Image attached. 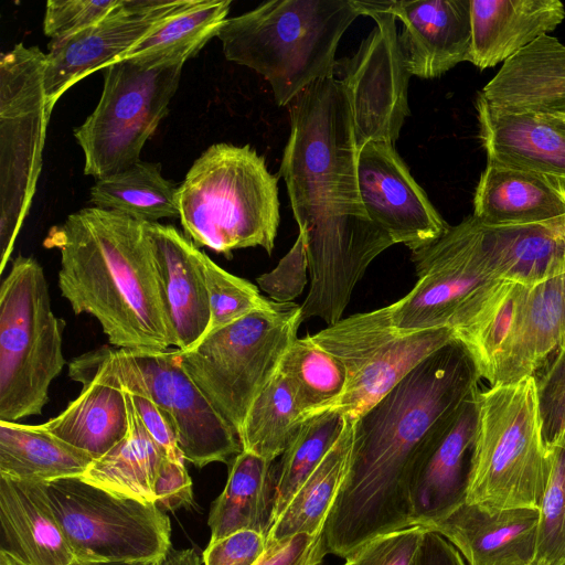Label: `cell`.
Masks as SVG:
<instances>
[{"label":"cell","mask_w":565,"mask_h":565,"mask_svg":"<svg viewBox=\"0 0 565 565\" xmlns=\"http://www.w3.org/2000/svg\"><path fill=\"white\" fill-rule=\"evenodd\" d=\"M278 175L306 245L310 288L302 321L337 323L372 260L394 245L369 216L358 181V143L342 82L322 78L289 105Z\"/></svg>","instance_id":"1"},{"label":"cell","mask_w":565,"mask_h":565,"mask_svg":"<svg viewBox=\"0 0 565 565\" xmlns=\"http://www.w3.org/2000/svg\"><path fill=\"white\" fill-rule=\"evenodd\" d=\"M481 379L457 338L354 420L347 473L323 527L328 553L345 559L367 541L411 526L414 465L431 437L480 391Z\"/></svg>","instance_id":"2"},{"label":"cell","mask_w":565,"mask_h":565,"mask_svg":"<svg viewBox=\"0 0 565 565\" xmlns=\"http://www.w3.org/2000/svg\"><path fill=\"white\" fill-rule=\"evenodd\" d=\"M43 245L60 253L62 296L75 313L95 317L113 347L138 352L172 347L145 222L85 207L53 226Z\"/></svg>","instance_id":"3"},{"label":"cell","mask_w":565,"mask_h":565,"mask_svg":"<svg viewBox=\"0 0 565 565\" xmlns=\"http://www.w3.org/2000/svg\"><path fill=\"white\" fill-rule=\"evenodd\" d=\"M361 13L353 0H273L227 18L217 38L227 61L260 74L278 106L333 77L338 44Z\"/></svg>","instance_id":"4"},{"label":"cell","mask_w":565,"mask_h":565,"mask_svg":"<svg viewBox=\"0 0 565 565\" xmlns=\"http://www.w3.org/2000/svg\"><path fill=\"white\" fill-rule=\"evenodd\" d=\"M278 180L249 145L210 146L178 186L184 233L227 258L255 246L270 255L280 221Z\"/></svg>","instance_id":"5"},{"label":"cell","mask_w":565,"mask_h":565,"mask_svg":"<svg viewBox=\"0 0 565 565\" xmlns=\"http://www.w3.org/2000/svg\"><path fill=\"white\" fill-rule=\"evenodd\" d=\"M478 422L466 501L492 509H539L551 471L535 376L490 386Z\"/></svg>","instance_id":"6"},{"label":"cell","mask_w":565,"mask_h":565,"mask_svg":"<svg viewBox=\"0 0 565 565\" xmlns=\"http://www.w3.org/2000/svg\"><path fill=\"white\" fill-rule=\"evenodd\" d=\"M301 322V306L274 302L206 332L188 350L177 349L182 369L237 435Z\"/></svg>","instance_id":"7"},{"label":"cell","mask_w":565,"mask_h":565,"mask_svg":"<svg viewBox=\"0 0 565 565\" xmlns=\"http://www.w3.org/2000/svg\"><path fill=\"white\" fill-rule=\"evenodd\" d=\"M63 329L42 266L19 255L0 286V422L42 413L65 364Z\"/></svg>","instance_id":"8"},{"label":"cell","mask_w":565,"mask_h":565,"mask_svg":"<svg viewBox=\"0 0 565 565\" xmlns=\"http://www.w3.org/2000/svg\"><path fill=\"white\" fill-rule=\"evenodd\" d=\"M45 53L15 44L0 57V273L30 211L53 109L44 87Z\"/></svg>","instance_id":"9"},{"label":"cell","mask_w":565,"mask_h":565,"mask_svg":"<svg viewBox=\"0 0 565 565\" xmlns=\"http://www.w3.org/2000/svg\"><path fill=\"white\" fill-rule=\"evenodd\" d=\"M184 64L125 58L102 70L99 102L74 129L86 175L97 180L141 160L145 143L169 111Z\"/></svg>","instance_id":"10"},{"label":"cell","mask_w":565,"mask_h":565,"mask_svg":"<svg viewBox=\"0 0 565 565\" xmlns=\"http://www.w3.org/2000/svg\"><path fill=\"white\" fill-rule=\"evenodd\" d=\"M310 338L333 354L347 374L343 394L322 412L337 411L355 420L420 362L458 337L448 328L401 330L386 306L349 316Z\"/></svg>","instance_id":"11"},{"label":"cell","mask_w":565,"mask_h":565,"mask_svg":"<svg viewBox=\"0 0 565 565\" xmlns=\"http://www.w3.org/2000/svg\"><path fill=\"white\" fill-rule=\"evenodd\" d=\"M45 488L76 561H161L171 548L169 516L154 503L116 495L79 477Z\"/></svg>","instance_id":"12"},{"label":"cell","mask_w":565,"mask_h":565,"mask_svg":"<svg viewBox=\"0 0 565 565\" xmlns=\"http://www.w3.org/2000/svg\"><path fill=\"white\" fill-rule=\"evenodd\" d=\"M417 281L388 305L401 330L448 328L456 333L470 320L499 279L490 267L481 223L470 215L434 242L412 250Z\"/></svg>","instance_id":"13"},{"label":"cell","mask_w":565,"mask_h":565,"mask_svg":"<svg viewBox=\"0 0 565 565\" xmlns=\"http://www.w3.org/2000/svg\"><path fill=\"white\" fill-rule=\"evenodd\" d=\"M353 1L361 15L375 22L356 53L337 63L350 102L358 148L371 141L395 145L411 114L407 90L412 74L399 45L392 0Z\"/></svg>","instance_id":"14"},{"label":"cell","mask_w":565,"mask_h":565,"mask_svg":"<svg viewBox=\"0 0 565 565\" xmlns=\"http://www.w3.org/2000/svg\"><path fill=\"white\" fill-rule=\"evenodd\" d=\"M149 396L167 413L184 460L202 468L231 463L243 450L238 435L182 369L178 350L117 349Z\"/></svg>","instance_id":"15"},{"label":"cell","mask_w":565,"mask_h":565,"mask_svg":"<svg viewBox=\"0 0 565 565\" xmlns=\"http://www.w3.org/2000/svg\"><path fill=\"white\" fill-rule=\"evenodd\" d=\"M188 0H120L97 23L50 41L44 62V87L51 109L75 83L117 62L131 46Z\"/></svg>","instance_id":"16"},{"label":"cell","mask_w":565,"mask_h":565,"mask_svg":"<svg viewBox=\"0 0 565 565\" xmlns=\"http://www.w3.org/2000/svg\"><path fill=\"white\" fill-rule=\"evenodd\" d=\"M358 181L366 213L394 244L415 250L437 239L450 226L392 143L371 141L359 149Z\"/></svg>","instance_id":"17"},{"label":"cell","mask_w":565,"mask_h":565,"mask_svg":"<svg viewBox=\"0 0 565 565\" xmlns=\"http://www.w3.org/2000/svg\"><path fill=\"white\" fill-rule=\"evenodd\" d=\"M70 377L82 383L79 395L42 427L88 454L100 458L129 430L125 388L116 362V349L103 345L70 363Z\"/></svg>","instance_id":"18"},{"label":"cell","mask_w":565,"mask_h":565,"mask_svg":"<svg viewBox=\"0 0 565 565\" xmlns=\"http://www.w3.org/2000/svg\"><path fill=\"white\" fill-rule=\"evenodd\" d=\"M478 393L420 451L409 482L411 526L435 522L466 501L477 431Z\"/></svg>","instance_id":"19"},{"label":"cell","mask_w":565,"mask_h":565,"mask_svg":"<svg viewBox=\"0 0 565 565\" xmlns=\"http://www.w3.org/2000/svg\"><path fill=\"white\" fill-rule=\"evenodd\" d=\"M151 244L171 344L184 351L206 333L211 313L203 255L173 225L145 223Z\"/></svg>","instance_id":"20"},{"label":"cell","mask_w":565,"mask_h":565,"mask_svg":"<svg viewBox=\"0 0 565 565\" xmlns=\"http://www.w3.org/2000/svg\"><path fill=\"white\" fill-rule=\"evenodd\" d=\"M539 509H492L462 502L423 527L448 540L470 565H532Z\"/></svg>","instance_id":"21"},{"label":"cell","mask_w":565,"mask_h":565,"mask_svg":"<svg viewBox=\"0 0 565 565\" xmlns=\"http://www.w3.org/2000/svg\"><path fill=\"white\" fill-rule=\"evenodd\" d=\"M391 11L403 24L398 41L412 75L436 78L469 61L470 0H392Z\"/></svg>","instance_id":"22"},{"label":"cell","mask_w":565,"mask_h":565,"mask_svg":"<svg viewBox=\"0 0 565 565\" xmlns=\"http://www.w3.org/2000/svg\"><path fill=\"white\" fill-rule=\"evenodd\" d=\"M0 565H71L75 556L45 482L0 477Z\"/></svg>","instance_id":"23"},{"label":"cell","mask_w":565,"mask_h":565,"mask_svg":"<svg viewBox=\"0 0 565 565\" xmlns=\"http://www.w3.org/2000/svg\"><path fill=\"white\" fill-rule=\"evenodd\" d=\"M478 98L512 114L565 115V45L545 34L503 62Z\"/></svg>","instance_id":"24"},{"label":"cell","mask_w":565,"mask_h":565,"mask_svg":"<svg viewBox=\"0 0 565 565\" xmlns=\"http://www.w3.org/2000/svg\"><path fill=\"white\" fill-rule=\"evenodd\" d=\"M562 348H565V273L527 287L509 339L487 381L494 386L534 376Z\"/></svg>","instance_id":"25"},{"label":"cell","mask_w":565,"mask_h":565,"mask_svg":"<svg viewBox=\"0 0 565 565\" xmlns=\"http://www.w3.org/2000/svg\"><path fill=\"white\" fill-rule=\"evenodd\" d=\"M479 138L488 162L565 179V115H512L477 97Z\"/></svg>","instance_id":"26"},{"label":"cell","mask_w":565,"mask_h":565,"mask_svg":"<svg viewBox=\"0 0 565 565\" xmlns=\"http://www.w3.org/2000/svg\"><path fill=\"white\" fill-rule=\"evenodd\" d=\"M472 215L486 226L546 222L565 216V179L488 162Z\"/></svg>","instance_id":"27"},{"label":"cell","mask_w":565,"mask_h":565,"mask_svg":"<svg viewBox=\"0 0 565 565\" xmlns=\"http://www.w3.org/2000/svg\"><path fill=\"white\" fill-rule=\"evenodd\" d=\"M469 61L480 70L507 61L565 19L559 0H470Z\"/></svg>","instance_id":"28"},{"label":"cell","mask_w":565,"mask_h":565,"mask_svg":"<svg viewBox=\"0 0 565 565\" xmlns=\"http://www.w3.org/2000/svg\"><path fill=\"white\" fill-rule=\"evenodd\" d=\"M481 225L484 250L499 279L533 286L565 273V216L529 224Z\"/></svg>","instance_id":"29"},{"label":"cell","mask_w":565,"mask_h":565,"mask_svg":"<svg viewBox=\"0 0 565 565\" xmlns=\"http://www.w3.org/2000/svg\"><path fill=\"white\" fill-rule=\"evenodd\" d=\"M278 463L242 450L230 463L222 493L213 501L209 543L250 530L268 535L275 523Z\"/></svg>","instance_id":"30"},{"label":"cell","mask_w":565,"mask_h":565,"mask_svg":"<svg viewBox=\"0 0 565 565\" xmlns=\"http://www.w3.org/2000/svg\"><path fill=\"white\" fill-rule=\"evenodd\" d=\"M125 394L128 434L79 478L116 495L156 504L154 486L167 456L145 428L126 388Z\"/></svg>","instance_id":"31"},{"label":"cell","mask_w":565,"mask_h":565,"mask_svg":"<svg viewBox=\"0 0 565 565\" xmlns=\"http://www.w3.org/2000/svg\"><path fill=\"white\" fill-rule=\"evenodd\" d=\"M93 460L42 425L0 422V477L34 482L82 477Z\"/></svg>","instance_id":"32"},{"label":"cell","mask_w":565,"mask_h":565,"mask_svg":"<svg viewBox=\"0 0 565 565\" xmlns=\"http://www.w3.org/2000/svg\"><path fill=\"white\" fill-rule=\"evenodd\" d=\"M354 419L347 417L344 428L316 470L301 484L275 521L267 544H276L294 535L323 531L327 518L347 473Z\"/></svg>","instance_id":"33"},{"label":"cell","mask_w":565,"mask_h":565,"mask_svg":"<svg viewBox=\"0 0 565 565\" xmlns=\"http://www.w3.org/2000/svg\"><path fill=\"white\" fill-rule=\"evenodd\" d=\"M231 0H188L131 46L118 61L139 58L154 64L185 63L217 33Z\"/></svg>","instance_id":"34"},{"label":"cell","mask_w":565,"mask_h":565,"mask_svg":"<svg viewBox=\"0 0 565 565\" xmlns=\"http://www.w3.org/2000/svg\"><path fill=\"white\" fill-rule=\"evenodd\" d=\"M93 206L116 211L137 221L157 223L179 217L178 186L163 178L159 163L138 161L97 179L89 190Z\"/></svg>","instance_id":"35"},{"label":"cell","mask_w":565,"mask_h":565,"mask_svg":"<svg viewBox=\"0 0 565 565\" xmlns=\"http://www.w3.org/2000/svg\"><path fill=\"white\" fill-rule=\"evenodd\" d=\"M301 424L302 409L296 388L279 367L253 402L238 438L243 450L275 461L289 446Z\"/></svg>","instance_id":"36"},{"label":"cell","mask_w":565,"mask_h":565,"mask_svg":"<svg viewBox=\"0 0 565 565\" xmlns=\"http://www.w3.org/2000/svg\"><path fill=\"white\" fill-rule=\"evenodd\" d=\"M527 287L499 280L470 320L456 333L471 353L481 377L486 380L509 339Z\"/></svg>","instance_id":"37"},{"label":"cell","mask_w":565,"mask_h":565,"mask_svg":"<svg viewBox=\"0 0 565 565\" xmlns=\"http://www.w3.org/2000/svg\"><path fill=\"white\" fill-rule=\"evenodd\" d=\"M279 367L296 388L302 420L324 411L344 392V366L333 354L317 345L310 334L292 342Z\"/></svg>","instance_id":"38"},{"label":"cell","mask_w":565,"mask_h":565,"mask_svg":"<svg viewBox=\"0 0 565 565\" xmlns=\"http://www.w3.org/2000/svg\"><path fill=\"white\" fill-rule=\"evenodd\" d=\"M345 422L347 416L337 411L321 412L302 420L278 462L275 521L333 447Z\"/></svg>","instance_id":"39"},{"label":"cell","mask_w":565,"mask_h":565,"mask_svg":"<svg viewBox=\"0 0 565 565\" xmlns=\"http://www.w3.org/2000/svg\"><path fill=\"white\" fill-rule=\"evenodd\" d=\"M548 450L551 471L539 507L536 550L532 565L565 563V450Z\"/></svg>","instance_id":"40"},{"label":"cell","mask_w":565,"mask_h":565,"mask_svg":"<svg viewBox=\"0 0 565 565\" xmlns=\"http://www.w3.org/2000/svg\"><path fill=\"white\" fill-rule=\"evenodd\" d=\"M203 268L211 313L206 332L232 323L256 310L269 308L275 302L263 297L258 288L248 280L220 267L205 253Z\"/></svg>","instance_id":"41"},{"label":"cell","mask_w":565,"mask_h":565,"mask_svg":"<svg viewBox=\"0 0 565 565\" xmlns=\"http://www.w3.org/2000/svg\"><path fill=\"white\" fill-rule=\"evenodd\" d=\"M534 376L544 445L565 450V348L553 353Z\"/></svg>","instance_id":"42"},{"label":"cell","mask_w":565,"mask_h":565,"mask_svg":"<svg viewBox=\"0 0 565 565\" xmlns=\"http://www.w3.org/2000/svg\"><path fill=\"white\" fill-rule=\"evenodd\" d=\"M425 532L413 525L381 534L352 552L344 565H420Z\"/></svg>","instance_id":"43"},{"label":"cell","mask_w":565,"mask_h":565,"mask_svg":"<svg viewBox=\"0 0 565 565\" xmlns=\"http://www.w3.org/2000/svg\"><path fill=\"white\" fill-rule=\"evenodd\" d=\"M116 362L122 385L128 391L134 407L151 438L168 459L184 462L178 446L175 429L167 413L149 396L136 374L120 358L117 349Z\"/></svg>","instance_id":"44"},{"label":"cell","mask_w":565,"mask_h":565,"mask_svg":"<svg viewBox=\"0 0 565 565\" xmlns=\"http://www.w3.org/2000/svg\"><path fill=\"white\" fill-rule=\"evenodd\" d=\"M119 3L120 0H50L43 32L51 41L73 35L104 19Z\"/></svg>","instance_id":"45"},{"label":"cell","mask_w":565,"mask_h":565,"mask_svg":"<svg viewBox=\"0 0 565 565\" xmlns=\"http://www.w3.org/2000/svg\"><path fill=\"white\" fill-rule=\"evenodd\" d=\"M308 256L302 236L298 234L289 252L277 266L257 278L258 287L275 302H292L307 284Z\"/></svg>","instance_id":"46"},{"label":"cell","mask_w":565,"mask_h":565,"mask_svg":"<svg viewBox=\"0 0 565 565\" xmlns=\"http://www.w3.org/2000/svg\"><path fill=\"white\" fill-rule=\"evenodd\" d=\"M266 548V535L242 530L216 542L204 550V565H254Z\"/></svg>","instance_id":"47"},{"label":"cell","mask_w":565,"mask_h":565,"mask_svg":"<svg viewBox=\"0 0 565 565\" xmlns=\"http://www.w3.org/2000/svg\"><path fill=\"white\" fill-rule=\"evenodd\" d=\"M328 554L323 531L300 533L276 544H267L254 565H320Z\"/></svg>","instance_id":"48"},{"label":"cell","mask_w":565,"mask_h":565,"mask_svg":"<svg viewBox=\"0 0 565 565\" xmlns=\"http://www.w3.org/2000/svg\"><path fill=\"white\" fill-rule=\"evenodd\" d=\"M156 505L174 511L193 504L192 481L184 462L164 459L156 486Z\"/></svg>","instance_id":"49"},{"label":"cell","mask_w":565,"mask_h":565,"mask_svg":"<svg viewBox=\"0 0 565 565\" xmlns=\"http://www.w3.org/2000/svg\"><path fill=\"white\" fill-rule=\"evenodd\" d=\"M420 565H466L458 550L444 536L426 529Z\"/></svg>","instance_id":"50"},{"label":"cell","mask_w":565,"mask_h":565,"mask_svg":"<svg viewBox=\"0 0 565 565\" xmlns=\"http://www.w3.org/2000/svg\"><path fill=\"white\" fill-rule=\"evenodd\" d=\"M161 565H201V558L193 548L177 551L171 547Z\"/></svg>","instance_id":"51"},{"label":"cell","mask_w":565,"mask_h":565,"mask_svg":"<svg viewBox=\"0 0 565 565\" xmlns=\"http://www.w3.org/2000/svg\"><path fill=\"white\" fill-rule=\"evenodd\" d=\"M161 561H148V562H136V563H85V562L75 561L74 565H161Z\"/></svg>","instance_id":"52"},{"label":"cell","mask_w":565,"mask_h":565,"mask_svg":"<svg viewBox=\"0 0 565 565\" xmlns=\"http://www.w3.org/2000/svg\"><path fill=\"white\" fill-rule=\"evenodd\" d=\"M562 565H565V563H563Z\"/></svg>","instance_id":"53"},{"label":"cell","mask_w":565,"mask_h":565,"mask_svg":"<svg viewBox=\"0 0 565 565\" xmlns=\"http://www.w3.org/2000/svg\"><path fill=\"white\" fill-rule=\"evenodd\" d=\"M344 565V564H343Z\"/></svg>","instance_id":"54"}]
</instances>
